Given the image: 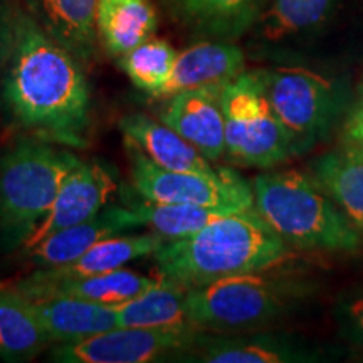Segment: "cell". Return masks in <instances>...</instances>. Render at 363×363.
<instances>
[{
  "mask_svg": "<svg viewBox=\"0 0 363 363\" xmlns=\"http://www.w3.org/2000/svg\"><path fill=\"white\" fill-rule=\"evenodd\" d=\"M4 98L39 138L74 148L88 145L91 94L81 62L33 17H13Z\"/></svg>",
  "mask_w": 363,
  "mask_h": 363,
  "instance_id": "obj_1",
  "label": "cell"
},
{
  "mask_svg": "<svg viewBox=\"0 0 363 363\" xmlns=\"http://www.w3.org/2000/svg\"><path fill=\"white\" fill-rule=\"evenodd\" d=\"M288 249L252 207L220 216L190 238L165 240L153 257L160 278L190 291L219 279L278 267L291 257Z\"/></svg>",
  "mask_w": 363,
  "mask_h": 363,
  "instance_id": "obj_2",
  "label": "cell"
},
{
  "mask_svg": "<svg viewBox=\"0 0 363 363\" xmlns=\"http://www.w3.org/2000/svg\"><path fill=\"white\" fill-rule=\"evenodd\" d=\"M254 208L288 246L353 252L360 233L320 184L296 170L266 172L252 182Z\"/></svg>",
  "mask_w": 363,
  "mask_h": 363,
  "instance_id": "obj_3",
  "label": "cell"
},
{
  "mask_svg": "<svg viewBox=\"0 0 363 363\" xmlns=\"http://www.w3.org/2000/svg\"><path fill=\"white\" fill-rule=\"evenodd\" d=\"M76 157L48 140H24L0 158V227L24 242L48 216Z\"/></svg>",
  "mask_w": 363,
  "mask_h": 363,
  "instance_id": "obj_4",
  "label": "cell"
},
{
  "mask_svg": "<svg viewBox=\"0 0 363 363\" xmlns=\"http://www.w3.org/2000/svg\"><path fill=\"white\" fill-rule=\"evenodd\" d=\"M294 289L261 272L219 279L187 293V313L202 333H239L264 328L284 315Z\"/></svg>",
  "mask_w": 363,
  "mask_h": 363,
  "instance_id": "obj_5",
  "label": "cell"
},
{
  "mask_svg": "<svg viewBox=\"0 0 363 363\" xmlns=\"http://www.w3.org/2000/svg\"><path fill=\"white\" fill-rule=\"evenodd\" d=\"M225 157L238 165L271 169L293 157L291 143L272 111L257 71L222 86Z\"/></svg>",
  "mask_w": 363,
  "mask_h": 363,
  "instance_id": "obj_6",
  "label": "cell"
},
{
  "mask_svg": "<svg viewBox=\"0 0 363 363\" xmlns=\"http://www.w3.org/2000/svg\"><path fill=\"white\" fill-rule=\"evenodd\" d=\"M131 185L138 197L157 203H179L234 214L254 207L252 185L230 169L212 172L165 170L125 140Z\"/></svg>",
  "mask_w": 363,
  "mask_h": 363,
  "instance_id": "obj_7",
  "label": "cell"
},
{
  "mask_svg": "<svg viewBox=\"0 0 363 363\" xmlns=\"http://www.w3.org/2000/svg\"><path fill=\"white\" fill-rule=\"evenodd\" d=\"M262 89L288 135L293 155L311 150L328 133L338 113V89L325 76L306 67L261 69Z\"/></svg>",
  "mask_w": 363,
  "mask_h": 363,
  "instance_id": "obj_8",
  "label": "cell"
},
{
  "mask_svg": "<svg viewBox=\"0 0 363 363\" xmlns=\"http://www.w3.org/2000/svg\"><path fill=\"white\" fill-rule=\"evenodd\" d=\"M201 333L115 326L83 342L57 345L52 358L62 363H148L189 357Z\"/></svg>",
  "mask_w": 363,
  "mask_h": 363,
  "instance_id": "obj_9",
  "label": "cell"
},
{
  "mask_svg": "<svg viewBox=\"0 0 363 363\" xmlns=\"http://www.w3.org/2000/svg\"><path fill=\"white\" fill-rule=\"evenodd\" d=\"M115 192L116 182L110 172L96 162H86L76 157L48 216L27 235L22 247L33 246L56 230L98 216Z\"/></svg>",
  "mask_w": 363,
  "mask_h": 363,
  "instance_id": "obj_10",
  "label": "cell"
},
{
  "mask_svg": "<svg viewBox=\"0 0 363 363\" xmlns=\"http://www.w3.org/2000/svg\"><path fill=\"white\" fill-rule=\"evenodd\" d=\"M220 91L222 86L180 91L165 98L160 111V121L184 136L211 162L225 157Z\"/></svg>",
  "mask_w": 363,
  "mask_h": 363,
  "instance_id": "obj_11",
  "label": "cell"
},
{
  "mask_svg": "<svg viewBox=\"0 0 363 363\" xmlns=\"http://www.w3.org/2000/svg\"><path fill=\"white\" fill-rule=\"evenodd\" d=\"M142 227L130 207H108L91 219L56 230L33 246L22 247L30 264L39 269L69 264L99 240Z\"/></svg>",
  "mask_w": 363,
  "mask_h": 363,
  "instance_id": "obj_12",
  "label": "cell"
},
{
  "mask_svg": "<svg viewBox=\"0 0 363 363\" xmlns=\"http://www.w3.org/2000/svg\"><path fill=\"white\" fill-rule=\"evenodd\" d=\"M244 67L246 57L238 45L202 40L179 52L170 79L153 98L165 99L180 91L224 86L242 74Z\"/></svg>",
  "mask_w": 363,
  "mask_h": 363,
  "instance_id": "obj_13",
  "label": "cell"
},
{
  "mask_svg": "<svg viewBox=\"0 0 363 363\" xmlns=\"http://www.w3.org/2000/svg\"><path fill=\"white\" fill-rule=\"evenodd\" d=\"M153 283H155V279L126 269V267H120V269L103 272V274L59 281H39L27 276L24 279L9 284L27 298L71 296L115 308L131 298L138 296Z\"/></svg>",
  "mask_w": 363,
  "mask_h": 363,
  "instance_id": "obj_14",
  "label": "cell"
},
{
  "mask_svg": "<svg viewBox=\"0 0 363 363\" xmlns=\"http://www.w3.org/2000/svg\"><path fill=\"white\" fill-rule=\"evenodd\" d=\"M126 142L133 143L150 160L165 170L212 172V162L189 143L184 136L152 116L133 113L120 120Z\"/></svg>",
  "mask_w": 363,
  "mask_h": 363,
  "instance_id": "obj_15",
  "label": "cell"
},
{
  "mask_svg": "<svg viewBox=\"0 0 363 363\" xmlns=\"http://www.w3.org/2000/svg\"><path fill=\"white\" fill-rule=\"evenodd\" d=\"M29 299L51 343H78L118 326L115 308L111 306L71 296Z\"/></svg>",
  "mask_w": 363,
  "mask_h": 363,
  "instance_id": "obj_16",
  "label": "cell"
},
{
  "mask_svg": "<svg viewBox=\"0 0 363 363\" xmlns=\"http://www.w3.org/2000/svg\"><path fill=\"white\" fill-rule=\"evenodd\" d=\"M35 21L81 65L93 61L98 45V0H30Z\"/></svg>",
  "mask_w": 363,
  "mask_h": 363,
  "instance_id": "obj_17",
  "label": "cell"
},
{
  "mask_svg": "<svg viewBox=\"0 0 363 363\" xmlns=\"http://www.w3.org/2000/svg\"><path fill=\"white\" fill-rule=\"evenodd\" d=\"M187 293L189 289L158 276L138 296L115 306L116 323L133 328L199 331L189 320Z\"/></svg>",
  "mask_w": 363,
  "mask_h": 363,
  "instance_id": "obj_18",
  "label": "cell"
},
{
  "mask_svg": "<svg viewBox=\"0 0 363 363\" xmlns=\"http://www.w3.org/2000/svg\"><path fill=\"white\" fill-rule=\"evenodd\" d=\"M165 239L155 233L140 235H111L99 240L93 247L88 249L83 256L69 262V264L38 269L30 274V278L39 281H59L83 278L110 272L120 267H125L128 262L150 256L157 251Z\"/></svg>",
  "mask_w": 363,
  "mask_h": 363,
  "instance_id": "obj_19",
  "label": "cell"
},
{
  "mask_svg": "<svg viewBox=\"0 0 363 363\" xmlns=\"http://www.w3.org/2000/svg\"><path fill=\"white\" fill-rule=\"evenodd\" d=\"M271 0H165L177 19L217 39H234L256 24Z\"/></svg>",
  "mask_w": 363,
  "mask_h": 363,
  "instance_id": "obj_20",
  "label": "cell"
},
{
  "mask_svg": "<svg viewBox=\"0 0 363 363\" xmlns=\"http://www.w3.org/2000/svg\"><path fill=\"white\" fill-rule=\"evenodd\" d=\"M158 27L150 0H98V40L113 57H121L153 38Z\"/></svg>",
  "mask_w": 363,
  "mask_h": 363,
  "instance_id": "obj_21",
  "label": "cell"
},
{
  "mask_svg": "<svg viewBox=\"0 0 363 363\" xmlns=\"http://www.w3.org/2000/svg\"><path fill=\"white\" fill-rule=\"evenodd\" d=\"M51 345L29 298L0 283V358L29 362Z\"/></svg>",
  "mask_w": 363,
  "mask_h": 363,
  "instance_id": "obj_22",
  "label": "cell"
},
{
  "mask_svg": "<svg viewBox=\"0 0 363 363\" xmlns=\"http://www.w3.org/2000/svg\"><path fill=\"white\" fill-rule=\"evenodd\" d=\"M313 179L363 233V150L345 145L313 165Z\"/></svg>",
  "mask_w": 363,
  "mask_h": 363,
  "instance_id": "obj_23",
  "label": "cell"
},
{
  "mask_svg": "<svg viewBox=\"0 0 363 363\" xmlns=\"http://www.w3.org/2000/svg\"><path fill=\"white\" fill-rule=\"evenodd\" d=\"M194 360L207 363H289L306 362L310 357L293 345L267 337H220L201 333L190 352Z\"/></svg>",
  "mask_w": 363,
  "mask_h": 363,
  "instance_id": "obj_24",
  "label": "cell"
},
{
  "mask_svg": "<svg viewBox=\"0 0 363 363\" xmlns=\"http://www.w3.org/2000/svg\"><path fill=\"white\" fill-rule=\"evenodd\" d=\"M335 0H271L257 19V34L269 43L310 33L328 19Z\"/></svg>",
  "mask_w": 363,
  "mask_h": 363,
  "instance_id": "obj_25",
  "label": "cell"
},
{
  "mask_svg": "<svg viewBox=\"0 0 363 363\" xmlns=\"http://www.w3.org/2000/svg\"><path fill=\"white\" fill-rule=\"evenodd\" d=\"M138 217L142 227H150L165 240H179L197 234L203 227L225 216L224 212L199 206H179V203H157L145 201L131 202L128 206Z\"/></svg>",
  "mask_w": 363,
  "mask_h": 363,
  "instance_id": "obj_26",
  "label": "cell"
},
{
  "mask_svg": "<svg viewBox=\"0 0 363 363\" xmlns=\"http://www.w3.org/2000/svg\"><path fill=\"white\" fill-rule=\"evenodd\" d=\"M177 56L179 52L169 40L150 38L118 57V62L131 83L153 98L170 79Z\"/></svg>",
  "mask_w": 363,
  "mask_h": 363,
  "instance_id": "obj_27",
  "label": "cell"
},
{
  "mask_svg": "<svg viewBox=\"0 0 363 363\" xmlns=\"http://www.w3.org/2000/svg\"><path fill=\"white\" fill-rule=\"evenodd\" d=\"M343 138L350 147L363 150V81L358 86L357 96L345 118Z\"/></svg>",
  "mask_w": 363,
  "mask_h": 363,
  "instance_id": "obj_28",
  "label": "cell"
},
{
  "mask_svg": "<svg viewBox=\"0 0 363 363\" xmlns=\"http://www.w3.org/2000/svg\"><path fill=\"white\" fill-rule=\"evenodd\" d=\"M342 318L350 337L363 345V294L343 306Z\"/></svg>",
  "mask_w": 363,
  "mask_h": 363,
  "instance_id": "obj_29",
  "label": "cell"
},
{
  "mask_svg": "<svg viewBox=\"0 0 363 363\" xmlns=\"http://www.w3.org/2000/svg\"><path fill=\"white\" fill-rule=\"evenodd\" d=\"M13 38V17L9 16V12L0 6V67L9 59V52L12 48Z\"/></svg>",
  "mask_w": 363,
  "mask_h": 363,
  "instance_id": "obj_30",
  "label": "cell"
}]
</instances>
